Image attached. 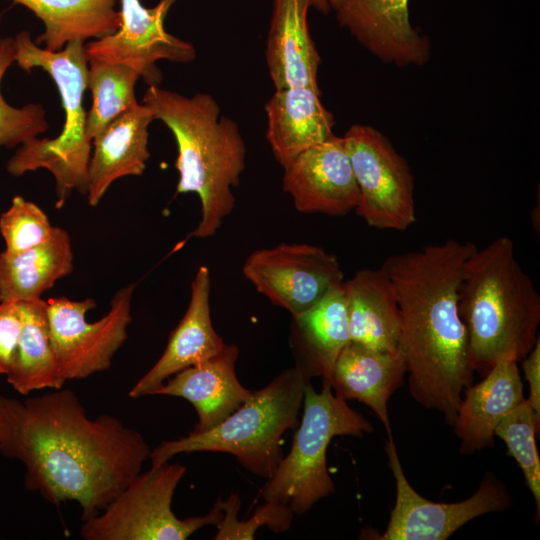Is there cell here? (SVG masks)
Instances as JSON below:
<instances>
[{
  "mask_svg": "<svg viewBox=\"0 0 540 540\" xmlns=\"http://www.w3.org/2000/svg\"><path fill=\"white\" fill-rule=\"evenodd\" d=\"M23 326V308L19 301H0V374L6 375Z\"/></svg>",
  "mask_w": 540,
  "mask_h": 540,
  "instance_id": "d6a6232c",
  "label": "cell"
},
{
  "mask_svg": "<svg viewBox=\"0 0 540 540\" xmlns=\"http://www.w3.org/2000/svg\"><path fill=\"white\" fill-rule=\"evenodd\" d=\"M135 286L119 289L108 313L92 323L86 314L97 307L93 298L46 301L50 338L65 380L85 379L110 368L114 354L127 339Z\"/></svg>",
  "mask_w": 540,
  "mask_h": 540,
  "instance_id": "30bf717a",
  "label": "cell"
},
{
  "mask_svg": "<svg viewBox=\"0 0 540 540\" xmlns=\"http://www.w3.org/2000/svg\"><path fill=\"white\" fill-rule=\"evenodd\" d=\"M73 270L71 239L54 227L44 243L17 253H0V301L29 302Z\"/></svg>",
  "mask_w": 540,
  "mask_h": 540,
  "instance_id": "d4e9b609",
  "label": "cell"
},
{
  "mask_svg": "<svg viewBox=\"0 0 540 540\" xmlns=\"http://www.w3.org/2000/svg\"><path fill=\"white\" fill-rule=\"evenodd\" d=\"M54 227L45 212L22 196H15L0 218V232L8 253H17L46 242Z\"/></svg>",
  "mask_w": 540,
  "mask_h": 540,
  "instance_id": "1f68e13d",
  "label": "cell"
},
{
  "mask_svg": "<svg viewBox=\"0 0 540 540\" xmlns=\"http://www.w3.org/2000/svg\"><path fill=\"white\" fill-rule=\"evenodd\" d=\"M310 2L311 6L323 13H327L332 10L336 12L344 0H310Z\"/></svg>",
  "mask_w": 540,
  "mask_h": 540,
  "instance_id": "e575fe53",
  "label": "cell"
},
{
  "mask_svg": "<svg viewBox=\"0 0 540 540\" xmlns=\"http://www.w3.org/2000/svg\"><path fill=\"white\" fill-rule=\"evenodd\" d=\"M475 248L470 241L447 239L393 254L381 265L398 304L410 395L441 413L449 426L464 389L474 380L458 294L465 262Z\"/></svg>",
  "mask_w": 540,
  "mask_h": 540,
  "instance_id": "7a4b0ae2",
  "label": "cell"
},
{
  "mask_svg": "<svg viewBox=\"0 0 540 540\" xmlns=\"http://www.w3.org/2000/svg\"><path fill=\"white\" fill-rule=\"evenodd\" d=\"M139 78V73L127 65L88 60L87 88L92 105L86 116V134L91 141L112 120L139 105L135 95Z\"/></svg>",
  "mask_w": 540,
  "mask_h": 540,
  "instance_id": "83f0119b",
  "label": "cell"
},
{
  "mask_svg": "<svg viewBox=\"0 0 540 540\" xmlns=\"http://www.w3.org/2000/svg\"><path fill=\"white\" fill-rule=\"evenodd\" d=\"M154 120L152 111L139 104L112 120L93 138L88 170L90 206H96L116 180L143 174L150 157L148 129Z\"/></svg>",
  "mask_w": 540,
  "mask_h": 540,
  "instance_id": "d6986e66",
  "label": "cell"
},
{
  "mask_svg": "<svg viewBox=\"0 0 540 540\" xmlns=\"http://www.w3.org/2000/svg\"><path fill=\"white\" fill-rule=\"evenodd\" d=\"M32 11L45 31L35 40L48 51H59L73 40L83 42L115 33L121 26L118 0H12Z\"/></svg>",
  "mask_w": 540,
  "mask_h": 540,
  "instance_id": "484cf974",
  "label": "cell"
},
{
  "mask_svg": "<svg viewBox=\"0 0 540 540\" xmlns=\"http://www.w3.org/2000/svg\"><path fill=\"white\" fill-rule=\"evenodd\" d=\"M409 0H344L339 24L380 60L403 67L429 59L430 43L410 24Z\"/></svg>",
  "mask_w": 540,
  "mask_h": 540,
  "instance_id": "9a60e30c",
  "label": "cell"
},
{
  "mask_svg": "<svg viewBox=\"0 0 540 540\" xmlns=\"http://www.w3.org/2000/svg\"><path fill=\"white\" fill-rule=\"evenodd\" d=\"M186 472L180 463L166 462L140 472L100 513L82 521L85 540H185L223 516L215 503L203 516L178 518L172 511L176 487Z\"/></svg>",
  "mask_w": 540,
  "mask_h": 540,
  "instance_id": "ba28073f",
  "label": "cell"
},
{
  "mask_svg": "<svg viewBox=\"0 0 540 540\" xmlns=\"http://www.w3.org/2000/svg\"><path fill=\"white\" fill-rule=\"evenodd\" d=\"M406 373L400 350L381 352L350 341L336 359L330 383L337 396L368 406L391 435L387 404Z\"/></svg>",
  "mask_w": 540,
  "mask_h": 540,
  "instance_id": "7402d4cb",
  "label": "cell"
},
{
  "mask_svg": "<svg viewBox=\"0 0 540 540\" xmlns=\"http://www.w3.org/2000/svg\"><path fill=\"white\" fill-rule=\"evenodd\" d=\"M352 342L381 352L400 350L401 321L393 285L380 267L344 281Z\"/></svg>",
  "mask_w": 540,
  "mask_h": 540,
  "instance_id": "cb8c5ba5",
  "label": "cell"
},
{
  "mask_svg": "<svg viewBox=\"0 0 540 540\" xmlns=\"http://www.w3.org/2000/svg\"><path fill=\"white\" fill-rule=\"evenodd\" d=\"M242 271L259 293L292 316L312 308L344 282L338 258L306 243L256 250Z\"/></svg>",
  "mask_w": 540,
  "mask_h": 540,
  "instance_id": "7c38bea8",
  "label": "cell"
},
{
  "mask_svg": "<svg viewBox=\"0 0 540 540\" xmlns=\"http://www.w3.org/2000/svg\"><path fill=\"white\" fill-rule=\"evenodd\" d=\"M236 345H226L217 355L187 367L169 379L152 395H168L189 401L198 416L192 432L209 430L237 410L252 395L238 380Z\"/></svg>",
  "mask_w": 540,
  "mask_h": 540,
  "instance_id": "e0dca14e",
  "label": "cell"
},
{
  "mask_svg": "<svg viewBox=\"0 0 540 540\" xmlns=\"http://www.w3.org/2000/svg\"><path fill=\"white\" fill-rule=\"evenodd\" d=\"M15 62L24 71L41 68L54 80L65 112L60 134L52 139L32 138L8 160L7 171L14 176L41 168L56 181V208L63 207L73 190L88 193V170L92 141L86 134L87 113L83 96L88 82V59L84 42L73 40L59 51H48L22 31L15 36Z\"/></svg>",
  "mask_w": 540,
  "mask_h": 540,
  "instance_id": "5b68a950",
  "label": "cell"
},
{
  "mask_svg": "<svg viewBox=\"0 0 540 540\" xmlns=\"http://www.w3.org/2000/svg\"><path fill=\"white\" fill-rule=\"evenodd\" d=\"M210 290V271L206 265H202L191 282L186 312L170 333L163 354L131 388L129 397L136 399L152 395L154 390L177 372L222 351L225 343L211 321Z\"/></svg>",
  "mask_w": 540,
  "mask_h": 540,
  "instance_id": "2e32d148",
  "label": "cell"
},
{
  "mask_svg": "<svg viewBox=\"0 0 540 540\" xmlns=\"http://www.w3.org/2000/svg\"><path fill=\"white\" fill-rule=\"evenodd\" d=\"M517 363L498 362L482 381L464 389L452 426L460 439V453L493 447L498 424L525 400Z\"/></svg>",
  "mask_w": 540,
  "mask_h": 540,
  "instance_id": "ac0fdd59",
  "label": "cell"
},
{
  "mask_svg": "<svg viewBox=\"0 0 540 540\" xmlns=\"http://www.w3.org/2000/svg\"><path fill=\"white\" fill-rule=\"evenodd\" d=\"M266 139L283 167L304 150L334 133V119L310 87L277 89L265 105Z\"/></svg>",
  "mask_w": 540,
  "mask_h": 540,
  "instance_id": "603a6c76",
  "label": "cell"
},
{
  "mask_svg": "<svg viewBox=\"0 0 540 540\" xmlns=\"http://www.w3.org/2000/svg\"><path fill=\"white\" fill-rule=\"evenodd\" d=\"M23 326L14 352L7 382L20 394L60 389L65 383L50 338L46 301L22 302Z\"/></svg>",
  "mask_w": 540,
  "mask_h": 540,
  "instance_id": "4316f807",
  "label": "cell"
},
{
  "mask_svg": "<svg viewBox=\"0 0 540 540\" xmlns=\"http://www.w3.org/2000/svg\"><path fill=\"white\" fill-rule=\"evenodd\" d=\"M142 104L172 132L177 144L176 194L195 193L201 220L188 238H209L235 206L232 189L246 166V145L238 124L221 114L208 93L191 97L160 86H148Z\"/></svg>",
  "mask_w": 540,
  "mask_h": 540,
  "instance_id": "3957f363",
  "label": "cell"
},
{
  "mask_svg": "<svg viewBox=\"0 0 540 540\" xmlns=\"http://www.w3.org/2000/svg\"><path fill=\"white\" fill-rule=\"evenodd\" d=\"M458 309L466 327L470 363L486 374L501 361L520 362L533 348L540 295L507 236L477 247L467 258Z\"/></svg>",
  "mask_w": 540,
  "mask_h": 540,
  "instance_id": "277c9868",
  "label": "cell"
},
{
  "mask_svg": "<svg viewBox=\"0 0 540 540\" xmlns=\"http://www.w3.org/2000/svg\"><path fill=\"white\" fill-rule=\"evenodd\" d=\"M539 431L540 420L525 399L502 419L494 432L495 437L506 444L509 454L523 472L526 486L534 498L537 522L540 514V459L536 434Z\"/></svg>",
  "mask_w": 540,
  "mask_h": 540,
  "instance_id": "f1b7e54d",
  "label": "cell"
},
{
  "mask_svg": "<svg viewBox=\"0 0 540 540\" xmlns=\"http://www.w3.org/2000/svg\"><path fill=\"white\" fill-rule=\"evenodd\" d=\"M223 516L216 526L218 532L215 540H252L255 532L262 526H267L274 532H284L291 526L294 512L288 505L266 501L258 507L254 515L247 521H239L237 513L241 502L237 494H231L226 500H217Z\"/></svg>",
  "mask_w": 540,
  "mask_h": 540,
  "instance_id": "4dcf8cb0",
  "label": "cell"
},
{
  "mask_svg": "<svg viewBox=\"0 0 540 540\" xmlns=\"http://www.w3.org/2000/svg\"><path fill=\"white\" fill-rule=\"evenodd\" d=\"M15 53V39L0 38V85L5 72L15 62ZM48 127L46 111L41 104L13 107L5 101L0 90V147L21 145L46 132Z\"/></svg>",
  "mask_w": 540,
  "mask_h": 540,
  "instance_id": "f546056e",
  "label": "cell"
},
{
  "mask_svg": "<svg viewBox=\"0 0 540 540\" xmlns=\"http://www.w3.org/2000/svg\"><path fill=\"white\" fill-rule=\"evenodd\" d=\"M283 169V190L299 212L344 216L356 209L359 188L343 137L333 134Z\"/></svg>",
  "mask_w": 540,
  "mask_h": 540,
  "instance_id": "5bb4252c",
  "label": "cell"
},
{
  "mask_svg": "<svg viewBox=\"0 0 540 540\" xmlns=\"http://www.w3.org/2000/svg\"><path fill=\"white\" fill-rule=\"evenodd\" d=\"M385 450L396 483V499L381 540H445L469 521L513 505L508 489L494 474L486 472L477 490L467 499L453 503L430 501L408 482L393 436Z\"/></svg>",
  "mask_w": 540,
  "mask_h": 540,
  "instance_id": "8fae6325",
  "label": "cell"
},
{
  "mask_svg": "<svg viewBox=\"0 0 540 540\" xmlns=\"http://www.w3.org/2000/svg\"><path fill=\"white\" fill-rule=\"evenodd\" d=\"M350 341L344 282L312 308L292 316L294 367L305 382L317 376L330 382L336 359Z\"/></svg>",
  "mask_w": 540,
  "mask_h": 540,
  "instance_id": "44dd1931",
  "label": "cell"
},
{
  "mask_svg": "<svg viewBox=\"0 0 540 540\" xmlns=\"http://www.w3.org/2000/svg\"><path fill=\"white\" fill-rule=\"evenodd\" d=\"M373 427L346 400L332 392L323 380L317 392L310 382L304 387L302 419L295 429L289 453L262 486L259 496L266 501L288 505L301 515L318 501L335 493L327 468V450L335 436L363 437Z\"/></svg>",
  "mask_w": 540,
  "mask_h": 540,
  "instance_id": "52a82bcc",
  "label": "cell"
},
{
  "mask_svg": "<svg viewBox=\"0 0 540 540\" xmlns=\"http://www.w3.org/2000/svg\"><path fill=\"white\" fill-rule=\"evenodd\" d=\"M151 448L118 418H90L70 389L20 401L0 395V452L20 460L25 487L48 502L100 513L141 471Z\"/></svg>",
  "mask_w": 540,
  "mask_h": 540,
  "instance_id": "6da1fadb",
  "label": "cell"
},
{
  "mask_svg": "<svg viewBox=\"0 0 540 540\" xmlns=\"http://www.w3.org/2000/svg\"><path fill=\"white\" fill-rule=\"evenodd\" d=\"M524 376L529 385L527 402L540 420V339L538 338L530 352L521 360Z\"/></svg>",
  "mask_w": 540,
  "mask_h": 540,
  "instance_id": "836d02e7",
  "label": "cell"
},
{
  "mask_svg": "<svg viewBox=\"0 0 540 540\" xmlns=\"http://www.w3.org/2000/svg\"><path fill=\"white\" fill-rule=\"evenodd\" d=\"M175 2L160 0L156 6L146 8L140 0H120V28L84 45L87 59L127 65L136 70L148 86H159L163 76L157 61L189 63L196 58L192 43L164 28V20Z\"/></svg>",
  "mask_w": 540,
  "mask_h": 540,
  "instance_id": "4fadbf2b",
  "label": "cell"
},
{
  "mask_svg": "<svg viewBox=\"0 0 540 540\" xmlns=\"http://www.w3.org/2000/svg\"><path fill=\"white\" fill-rule=\"evenodd\" d=\"M343 138L359 188L357 215L373 228L408 229L416 221V208L407 161L372 126L354 124Z\"/></svg>",
  "mask_w": 540,
  "mask_h": 540,
  "instance_id": "9c48e42d",
  "label": "cell"
},
{
  "mask_svg": "<svg viewBox=\"0 0 540 540\" xmlns=\"http://www.w3.org/2000/svg\"><path fill=\"white\" fill-rule=\"evenodd\" d=\"M306 383L297 368L284 370L215 427L162 441L151 450V466L180 453L224 452L250 473L269 479L284 457L282 435L299 424Z\"/></svg>",
  "mask_w": 540,
  "mask_h": 540,
  "instance_id": "8992f818",
  "label": "cell"
},
{
  "mask_svg": "<svg viewBox=\"0 0 540 540\" xmlns=\"http://www.w3.org/2000/svg\"><path fill=\"white\" fill-rule=\"evenodd\" d=\"M310 0H273L265 58L275 89L318 86L320 56L308 29Z\"/></svg>",
  "mask_w": 540,
  "mask_h": 540,
  "instance_id": "ffe728a7",
  "label": "cell"
}]
</instances>
